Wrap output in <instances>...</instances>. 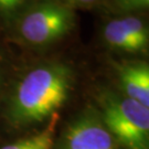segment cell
I'll use <instances>...</instances> for the list:
<instances>
[{
  "instance_id": "9",
  "label": "cell",
  "mask_w": 149,
  "mask_h": 149,
  "mask_svg": "<svg viewBox=\"0 0 149 149\" xmlns=\"http://www.w3.org/2000/svg\"><path fill=\"white\" fill-rule=\"evenodd\" d=\"M27 0H0V12L12 15L24 5Z\"/></svg>"
},
{
  "instance_id": "11",
  "label": "cell",
  "mask_w": 149,
  "mask_h": 149,
  "mask_svg": "<svg viewBox=\"0 0 149 149\" xmlns=\"http://www.w3.org/2000/svg\"><path fill=\"white\" fill-rule=\"evenodd\" d=\"M66 1H70V2H72V0H66Z\"/></svg>"
},
{
  "instance_id": "8",
  "label": "cell",
  "mask_w": 149,
  "mask_h": 149,
  "mask_svg": "<svg viewBox=\"0 0 149 149\" xmlns=\"http://www.w3.org/2000/svg\"><path fill=\"white\" fill-rule=\"evenodd\" d=\"M115 6L123 12H134L147 9L149 0H113Z\"/></svg>"
},
{
  "instance_id": "3",
  "label": "cell",
  "mask_w": 149,
  "mask_h": 149,
  "mask_svg": "<svg viewBox=\"0 0 149 149\" xmlns=\"http://www.w3.org/2000/svg\"><path fill=\"white\" fill-rule=\"evenodd\" d=\"M75 24V13L70 7L54 1L39 3L22 17L21 37L34 45L52 43L69 33Z\"/></svg>"
},
{
  "instance_id": "1",
  "label": "cell",
  "mask_w": 149,
  "mask_h": 149,
  "mask_svg": "<svg viewBox=\"0 0 149 149\" xmlns=\"http://www.w3.org/2000/svg\"><path fill=\"white\" fill-rule=\"evenodd\" d=\"M72 85L73 73L65 64H44L31 70L18 84L11 101V123L28 126L54 116L68 101Z\"/></svg>"
},
{
  "instance_id": "7",
  "label": "cell",
  "mask_w": 149,
  "mask_h": 149,
  "mask_svg": "<svg viewBox=\"0 0 149 149\" xmlns=\"http://www.w3.org/2000/svg\"><path fill=\"white\" fill-rule=\"evenodd\" d=\"M54 120L48 128L40 134L31 136L27 139H22L13 144L7 145L1 149H51L54 141Z\"/></svg>"
},
{
  "instance_id": "4",
  "label": "cell",
  "mask_w": 149,
  "mask_h": 149,
  "mask_svg": "<svg viewBox=\"0 0 149 149\" xmlns=\"http://www.w3.org/2000/svg\"><path fill=\"white\" fill-rule=\"evenodd\" d=\"M59 149H118L105 125L92 115L82 116L66 129Z\"/></svg>"
},
{
  "instance_id": "5",
  "label": "cell",
  "mask_w": 149,
  "mask_h": 149,
  "mask_svg": "<svg viewBox=\"0 0 149 149\" xmlns=\"http://www.w3.org/2000/svg\"><path fill=\"white\" fill-rule=\"evenodd\" d=\"M103 36L107 44L116 50L128 53H145L148 50V26L138 17H124L108 21Z\"/></svg>"
},
{
  "instance_id": "6",
  "label": "cell",
  "mask_w": 149,
  "mask_h": 149,
  "mask_svg": "<svg viewBox=\"0 0 149 149\" xmlns=\"http://www.w3.org/2000/svg\"><path fill=\"white\" fill-rule=\"evenodd\" d=\"M126 97L149 107V68L146 63H124L117 66Z\"/></svg>"
},
{
  "instance_id": "2",
  "label": "cell",
  "mask_w": 149,
  "mask_h": 149,
  "mask_svg": "<svg viewBox=\"0 0 149 149\" xmlns=\"http://www.w3.org/2000/svg\"><path fill=\"white\" fill-rule=\"evenodd\" d=\"M102 120L116 143L125 149H149V109L128 97L107 95Z\"/></svg>"
},
{
  "instance_id": "10",
  "label": "cell",
  "mask_w": 149,
  "mask_h": 149,
  "mask_svg": "<svg viewBox=\"0 0 149 149\" xmlns=\"http://www.w3.org/2000/svg\"><path fill=\"white\" fill-rule=\"evenodd\" d=\"M96 1H98V0H72V2H75L77 5H82V6L92 5V3H95Z\"/></svg>"
}]
</instances>
